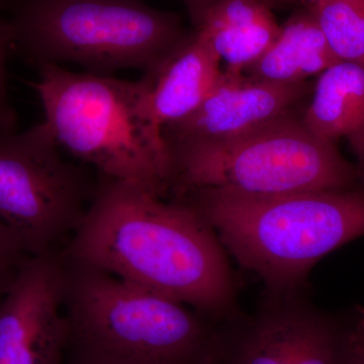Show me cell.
<instances>
[{
  "instance_id": "1",
  "label": "cell",
  "mask_w": 364,
  "mask_h": 364,
  "mask_svg": "<svg viewBox=\"0 0 364 364\" xmlns=\"http://www.w3.org/2000/svg\"><path fill=\"white\" fill-rule=\"evenodd\" d=\"M67 259L195 309L218 322L243 315L240 282L215 230L182 200L97 173Z\"/></svg>"
},
{
  "instance_id": "2",
  "label": "cell",
  "mask_w": 364,
  "mask_h": 364,
  "mask_svg": "<svg viewBox=\"0 0 364 364\" xmlns=\"http://www.w3.org/2000/svg\"><path fill=\"white\" fill-rule=\"evenodd\" d=\"M196 210L263 291L309 289L314 267L364 236V189L255 196L225 188L174 196Z\"/></svg>"
},
{
  "instance_id": "3",
  "label": "cell",
  "mask_w": 364,
  "mask_h": 364,
  "mask_svg": "<svg viewBox=\"0 0 364 364\" xmlns=\"http://www.w3.org/2000/svg\"><path fill=\"white\" fill-rule=\"evenodd\" d=\"M38 71L33 87L60 149L92 165L98 174L156 198L169 196L168 152L147 79L74 73L55 64Z\"/></svg>"
},
{
  "instance_id": "4",
  "label": "cell",
  "mask_w": 364,
  "mask_h": 364,
  "mask_svg": "<svg viewBox=\"0 0 364 364\" xmlns=\"http://www.w3.org/2000/svg\"><path fill=\"white\" fill-rule=\"evenodd\" d=\"M66 262L69 348L133 364H228L229 323L97 268Z\"/></svg>"
},
{
  "instance_id": "5",
  "label": "cell",
  "mask_w": 364,
  "mask_h": 364,
  "mask_svg": "<svg viewBox=\"0 0 364 364\" xmlns=\"http://www.w3.org/2000/svg\"><path fill=\"white\" fill-rule=\"evenodd\" d=\"M14 53L36 68L70 62L88 73L149 72L189 31L143 0H6Z\"/></svg>"
},
{
  "instance_id": "6",
  "label": "cell",
  "mask_w": 364,
  "mask_h": 364,
  "mask_svg": "<svg viewBox=\"0 0 364 364\" xmlns=\"http://www.w3.org/2000/svg\"><path fill=\"white\" fill-rule=\"evenodd\" d=\"M305 109L229 138L165 143L169 196L203 188L255 196L361 188L355 166L337 144L306 128Z\"/></svg>"
},
{
  "instance_id": "7",
  "label": "cell",
  "mask_w": 364,
  "mask_h": 364,
  "mask_svg": "<svg viewBox=\"0 0 364 364\" xmlns=\"http://www.w3.org/2000/svg\"><path fill=\"white\" fill-rule=\"evenodd\" d=\"M97 181L67 161L44 122L0 131V222L26 255L60 249L85 217Z\"/></svg>"
},
{
  "instance_id": "8",
  "label": "cell",
  "mask_w": 364,
  "mask_h": 364,
  "mask_svg": "<svg viewBox=\"0 0 364 364\" xmlns=\"http://www.w3.org/2000/svg\"><path fill=\"white\" fill-rule=\"evenodd\" d=\"M354 311L327 312L309 289L262 291L251 314L229 324L228 364H348Z\"/></svg>"
},
{
  "instance_id": "9",
  "label": "cell",
  "mask_w": 364,
  "mask_h": 364,
  "mask_svg": "<svg viewBox=\"0 0 364 364\" xmlns=\"http://www.w3.org/2000/svg\"><path fill=\"white\" fill-rule=\"evenodd\" d=\"M63 249L28 255L0 301V364H63L70 342Z\"/></svg>"
},
{
  "instance_id": "10",
  "label": "cell",
  "mask_w": 364,
  "mask_h": 364,
  "mask_svg": "<svg viewBox=\"0 0 364 364\" xmlns=\"http://www.w3.org/2000/svg\"><path fill=\"white\" fill-rule=\"evenodd\" d=\"M310 81L279 85L222 71L219 80L195 112L162 129L165 143L210 141L239 135L298 111L312 95Z\"/></svg>"
},
{
  "instance_id": "11",
  "label": "cell",
  "mask_w": 364,
  "mask_h": 364,
  "mask_svg": "<svg viewBox=\"0 0 364 364\" xmlns=\"http://www.w3.org/2000/svg\"><path fill=\"white\" fill-rule=\"evenodd\" d=\"M220 63L205 40L193 30L154 69L144 73L160 128L181 121L200 107L221 76Z\"/></svg>"
},
{
  "instance_id": "12",
  "label": "cell",
  "mask_w": 364,
  "mask_h": 364,
  "mask_svg": "<svg viewBox=\"0 0 364 364\" xmlns=\"http://www.w3.org/2000/svg\"><path fill=\"white\" fill-rule=\"evenodd\" d=\"M272 0H218L191 21L228 70L243 72L279 38Z\"/></svg>"
},
{
  "instance_id": "13",
  "label": "cell",
  "mask_w": 364,
  "mask_h": 364,
  "mask_svg": "<svg viewBox=\"0 0 364 364\" xmlns=\"http://www.w3.org/2000/svg\"><path fill=\"white\" fill-rule=\"evenodd\" d=\"M333 54L312 11L299 7L282 25L279 38L244 74L279 85L308 81L334 65Z\"/></svg>"
},
{
  "instance_id": "14",
  "label": "cell",
  "mask_w": 364,
  "mask_h": 364,
  "mask_svg": "<svg viewBox=\"0 0 364 364\" xmlns=\"http://www.w3.org/2000/svg\"><path fill=\"white\" fill-rule=\"evenodd\" d=\"M303 121L314 135L337 144L364 119V67L340 61L318 75Z\"/></svg>"
},
{
  "instance_id": "15",
  "label": "cell",
  "mask_w": 364,
  "mask_h": 364,
  "mask_svg": "<svg viewBox=\"0 0 364 364\" xmlns=\"http://www.w3.org/2000/svg\"><path fill=\"white\" fill-rule=\"evenodd\" d=\"M308 9L335 57L364 67V0H325Z\"/></svg>"
},
{
  "instance_id": "16",
  "label": "cell",
  "mask_w": 364,
  "mask_h": 364,
  "mask_svg": "<svg viewBox=\"0 0 364 364\" xmlns=\"http://www.w3.org/2000/svg\"><path fill=\"white\" fill-rule=\"evenodd\" d=\"M14 53V38L7 18L0 13V131L18 130V114L9 100L7 60Z\"/></svg>"
},
{
  "instance_id": "17",
  "label": "cell",
  "mask_w": 364,
  "mask_h": 364,
  "mask_svg": "<svg viewBox=\"0 0 364 364\" xmlns=\"http://www.w3.org/2000/svg\"><path fill=\"white\" fill-rule=\"evenodd\" d=\"M26 256L16 236L0 222V274L16 272Z\"/></svg>"
},
{
  "instance_id": "18",
  "label": "cell",
  "mask_w": 364,
  "mask_h": 364,
  "mask_svg": "<svg viewBox=\"0 0 364 364\" xmlns=\"http://www.w3.org/2000/svg\"><path fill=\"white\" fill-rule=\"evenodd\" d=\"M348 364H364V309L354 310Z\"/></svg>"
},
{
  "instance_id": "19",
  "label": "cell",
  "mask_w": 364,
  "mask_h": 364,
  "mask_svg": "<svg viewBox=\"0 0 364 364\" xmlns=\"http://www.w3.org/2000/svg\"><path fill=\"white\" fill-rule=\"evenodd\" d=\"M63 364H133L95 352L69 348Z\"/></svg>"
},
{
  "instance_id": "20",
  "label": "cell",
  "mask_w": 364,
  "mask_h": 364,
  "mask_svg": "<svg viewBox=\"0 0 364 364\" xmlns=\"http://www.w3.org/2000/svg\"><path fill=\"white\" fill-rule=\"evenodd\" d=\"M346 139L356 158V164L354 166L358 172V181L361 186H364V119Z\"/></svg>"
},
{
  "instance_id": "21",
  "label": "cell",
  "mask_w": 364,
  "mask_h": 364,
  "mask_svg": "<svg viewBox=\"0 0 364 364\" xmlns=\"http://www.w3.org/2000/svg\"><path fill=\"white\" fill-rule=\"evenodd\" d=\"M181 1L183 2L184 6L188 9L191 20L193 21L195 20L198 14H202L205 9H207L208 6L217 2L218 0H181ZM272 1L277 6V9H284V7H287L284 0H272Z\"/></svg>"
},
{
  "instance_id": "22",
  "label": "cell",
  "mask_w": 364,
  "mask_h": 364,
  "mask_svg": "<svg viewBox=\"0 0 364 364\" xmlns=\"http://www.w3.org/2000/svg\"><path fill=\"white\" fill-rule=\"evenodd\" d=\"M16 272L11 273H4L0 274V301L4 298V294H6L7 289L11 287V282L16 277Z\"/></svg>"
},
{
  "instance_id": "23",
  "label": "cell",
  "mask_w": 364,
  "mask_h": 364,
  "mask_svg": "<svg viewBox=\"0 0 364 364\" xmlns=\"http://www.w3.org/2000/svg\"><path fill=\"white\" fill-rule=\"evenodd\" d=\"M287 6H299V7H309L315 6L318 2L325 1V0H284Z\"/></svg>"
},
{
  "instance_id": "24",
  "label": "cell",
  "mask_w": 364,
  "mask_h": 364,
  "mask_svg": "<svg viewBox=\"0 0 364 364\" xmlns=\"http://www.w3.org/2000/svg\"><path fill=\"white\" fill-rule=\"evenodd\" d=\"M6 0H0V13H4V6H6Z\"/></svg>"
}]
</instances>
